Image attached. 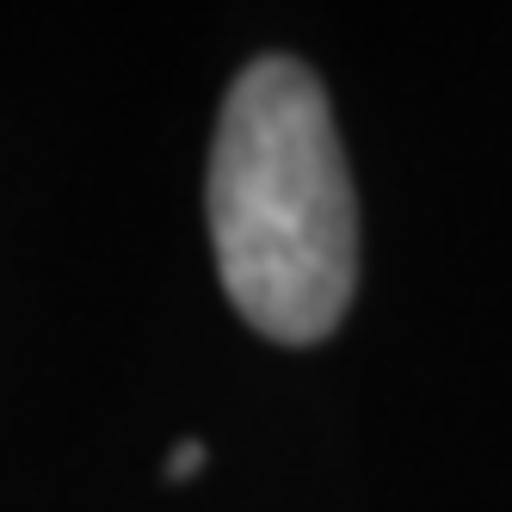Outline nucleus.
Masks as SVG:
<instances>
[{"label":"nucleus","instance_id":"1","mask_svg":"<svg viewBox=\"0 0 512 512\" xmlns=\"http://www.w3.org/2000/svg\"><path fill=\"white\" fill-rule=\"evenodd\" d=\"M210 241L229 303L284 346L334 334L358 284V204L327 93L266 56L229 87L210 149Z\"/></svg>","mask_w":512,"mask_h":512},{"label":"nucleus","instance_id":"2","mask_svg":"<svg viewBox=\"0 0 512 512\" xmlns=\"http://www.w3.org/2000/svg\"><path fill=\"white\" fill-rule=\"evenodd\" d=\"M198 469H204V445H198V438L173 445V457H167V482H186V475H198Z\"/></svg>","mask_w":512,"mask_h":512}]
</instances>
